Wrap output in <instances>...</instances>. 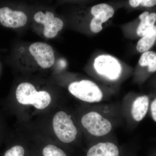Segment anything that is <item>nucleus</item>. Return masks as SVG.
Instances as JSON below:
<instances>
[{"instance_id": "nucleus-3", "label": "nucleus", "mask_w": 156, "mask_h": 156, "mask_svg": "<svg viewBox=\"0 0 156 156\" xmlns=\"http://www.w3.org/2000/svg\"><path fill=\"white\" fill-rule=\"evenodd\" d=\"M55 134L62 142L70 143L75 140L77 130L70 116L64 112L56 113L53 121Z\"/></svg>"}, {"instance_id": "nucleus-9", "label": "nucleus", "mask_w": 156, "mask_h": 156, "mask_svg": "<svg viewBox=\"0 0 156 156\" xmlns=\"http://www.w3.org/2000/svg\"><path fill=\"white\" fill-rule=\"evenodd\" d=\"M86 156H120V151L113 143L100 142L89 148Z\"/></svg>"}, {"instance_id": "nucleus-12", "label": "nucleus", "mask_w": 156, "mask_h": 156, "mask_svg": "<svg viewBox=\"0 0 156 156\" xmlns=\"http://www.w3.org/2000/svg\"><path fill=\"white\" fill-rule=\"evenodd\" d=\"M91 12L94 17L103 23L113 16L115 11L111 6L106 4H100L93 6Z\"/></svg>"}, {"instance_id": "nucleus-6", "label": "nucleus", "mask_w": 156, "mask_h": 156, "mask_svg": "<svg viewBox=\"0 0 156 156\" xmlns=\"http://www.w3.org/2000/svg\"><path fill=\"white\" fill-rule=\"evenodd\" d=\"M29 50L41 67L48 69L54 64V51L50 45L43 42H35L30 45Z\"/></svg>"}, {"instance_id": "nucleus-15", "label": "nucleus", "mask_w": 156, "mask_h": 156, "mask_svg": "<svg viewBox=\"0 0 156 156\" xmlns=\"http://www.w3.org/2000/svg\"><path fill=\"white\" fill-rule=\"evenodd\" d=\"M130 5L133 8L141 6L146 8H151L156 6V0H130Z\"/></svg>"}, {"instance_id": "nucleus-16", "label": "nucleus", "mask_w": 156, "mask_h": 156, "mask_svg": "<svg viewBox=\"0 0 156 156\" xmlns=\"http://www.w3.org/2000/svg\"><path fill=\"white\" fill-rule=\"evenodd\" d=\"M102 23L101 21L94 17L90 23V29L92 32L98 33L102 30Z\"/></svg>"}, {"instance_id": "nucleus-7", "label": "nucleus", "mask_w": 156, "mask_h": 156, "mask_svg": "<svg viewBox=\"0 0 156 156\" xmlns=\"http://www.w3.org/2000/svg\"><path fill=\"white\" fill-rule=\"evenodd\" d=\"M34 18L37 23L44 26V36L48 38L56 37L58 32L63 28L62 20L54 17V14L50 11H47L45 14L39 11L35 14Z\"/></svg>"}, {"instance_id": "nucleus-10", "label": "nucleus", "mask_w": 156, "mask_h": 156, "mask_svg": "<svg viewBox=\"0 0 156 156\" xmlns=\"http://www.w3.org/2000/svg\"><path fill=\"white\" fill-rule=\"evenodd\" d=\"M149 105V98L147 95L138 96L134 100L131 107L133 119L139 122L143 119L147 113Z\"/></svg>"}, {"instance_id": "nucleus-4", "label": "nucleus", "mask_w": 156, "mask_h": 156, "mask_svg": "<svg viewBox=\"0 0 156 156\" xmlns=\"http://www.w3.org/2000/svg\"><path fill=\"white\" fill-rule=\"evenodd\" d=\"M81 122L88 132L94 136H104L112 129L111 122L96 112H90L84 115Z\"/></svg>"}, {"instance_id": "nucleus-2", "label": "nucleus", "mask_w": 156, "mask_h": 156, "mask_svg": "<svg viewBox=\"0 0 156 156\" xmlns=\"http://www.w3.org/2000/svg\"><path fill=\"white\" fill-rule=\"evenodd\" d=\"M68 89L75 97L89 103L99 102L103 98V93L99 87L89 80L73 82L69 86Z\"/></svg>"}, {"instance_id": "nucleus-11", "label": "nucleus", "mask_w": 156, "mask_h": 156, "mask_svg": "<svg viewBox=\"0 0 156 156\" xmlns=\"http://www.w3.org/2000/svg\"><path fill=\"white\" fill-rule=\"evenodd\" d=\"M140 20L136 29V34L142 37L151 30L156 23V12L146 11L139 16Z\"/></svg>"}, {"instance_id": "nucleus-18", "label": "nucleus", "mask_w": 156, "mask_h": 156, "mask_svg": "<svg viewBox=\"0 0 156 156\" xmlns=\"http://www.w3.org/2000/svg\"><path fill=\"white\" fill-rule=\"evenodd\" d=\"M155 156H156V155H155Z\"/></svg>"}, {"instance_id": "nucleus-13", "label": "nucleus", "mask_w": 156, "mask_h": 156, "mask_svg": "<svg viewBox=\"0 0 156 156\" xmlns=\"http://www.w3.org/2000/svg\"><path fill=\"white\" fill-rule=\"evenodd\" d=\"M156 43V23L154 27L137 42L136 49L138 52L143 53L148 51Z\"/></svg>"}, {"instance_id": "nucleus-17", "label": "nucleus", "mask_w": 156, "mask_h": 156, "mask_svg": "<svg viewBox=\"0 0 156 156\" xmlns=\"http://www.w3.org/2000/svg\"><path fill=\"white\" fill-rule=\"evenodd\" d=\"M151 111L153 119L156 122V98L154 99L151 104Z\"/></svg>"}, {"instance_id": "nucleus-8", "label": "nucleus", "mask_w": 156, "mask_h": 156, "mask_svg": "<svg viewBox=\"0 0 156 156\" xmlns=\"http://www.w3.org/2000/svg\"><path fill=\"white\" fill-rule=\"evenodd\" d=\"M27 17L23 11H13L8 7L0 9V23L4 26L17 28L24 26Z\"/></svg>"}, {"instance_id": "nucleus-5", "label": "nucleus", "mask_w": 156, "mask_h": 156, "mask_svg": "<svg viewBox=\"0 0 156 156\" xmlns=\"http://www.w3.org/2000/svg\"><path fill=\"white\" fill-rule=\"evenodd\" d=\"M96 72L110 80H116L122 73L121 63L116 58L109 55H101L95 58L94 63Z\"/></svg>"}, {"instance_id": "nucleus-14", "label": "nucleus", "mask_w": 156, "mask_h": 156, "mask_svg": "<svg viewBox=\"0 0 156 156\" xmlns=\"http://www.w3.org/2000/svg\"><path fill=\"white\" fill-rule=\"evenodd\" d=\"M42 156H68L60 148L56 146L49 144L45 146L42 151Z\"/></svg>"}, {"instance_id": "nucleus-1", "label": "nucleus", "mask_w": 156, "mask_h": 156, "mask_svg": "<svg viewBox=\"0 0 156 156\" xmlns=\"http://www.w3.org/2000/svg\"><path fill=\"white\" fill-rule=\"evenodd\" d=\"M16 98L23 105H32L38 109H43L50 105L51 98L48 92H37L32 85L28 83H23L17 87Z\"/></svg>"}]
</instances>
